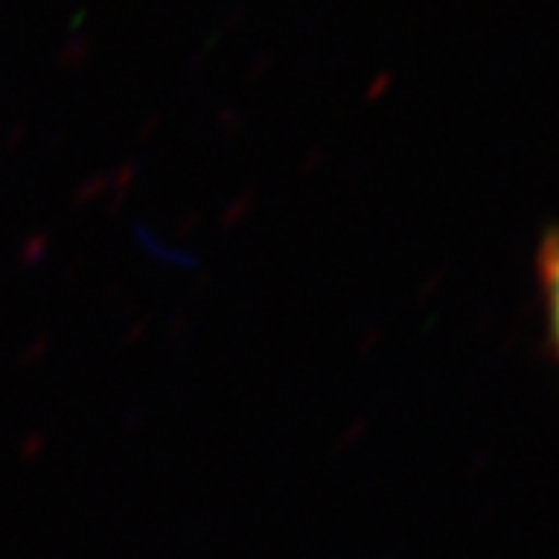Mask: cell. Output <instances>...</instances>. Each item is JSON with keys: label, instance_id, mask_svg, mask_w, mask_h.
<instances>
[{"label": "cell", "instance_id": "6da1fadb", "mask_svg": "<svg viewBox=\"0 0 559 559\" xmlns=\"http://www.w3.org/2000/svg\"><path fill=\"white\" fill-rule=\"evenodd\" d=\"M534 278H537L539 310L546 326V347L559 369V225H548L534 253Z\"/></svg>", "mask_w": 559, "mask_h": 559}]
</instances>
